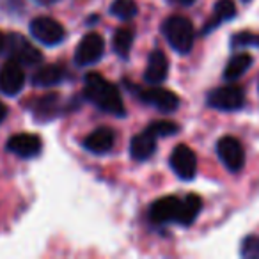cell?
Masks as SVG:
<instances>
[{
	"instance_id": "cell-1",
	"label": "cell",
	"mask_w": 259,
	"mask_h": 259,
	"mask_svg": "<svg viewBox=\"0 0 259 259\" xmlns=\"http://www.w3.org/2000/svg\"><path fill=\"white\" fill-rule=\"evenodd\" d=\"M83 94L91 103H94L107 114L117 115V117H122L126 114L119 89L112 82L105 80L100 73H87Z\"/></svg>"
},
{
	"instance_id": "cell-2",
	"label": "cell",
	"mask_w": 259,
	"mask_h": 259,
	"mask_svg": "<svg viewBox=\"0 0 259 259\" xmlns=\"http://www.w3.org/2000/svg\"><path fill=\"white\" fill-rule=\"evenodd\" d=\"M162 32L178 54H188L194 45V25L185 16H169L163 22Z\"/></svg>"
},
{
	"instance_id": "cell-3",
	"label": "cell",
	"mask_w": 259,
	"mask_h": 259,
	"mask_svg": "<svg viewBox=\"0 0 259 259\" xmlns=\"http://www.w3.org/2000/svg\"><path fill=\"white\" fill-rule=\"evenodd\" d=\"M30 34L36 37L39 43L47 47H55L66 37V30L57 20L50 16H37L30 22Z\"/></svg>"
},
{
	"instance_id": "cell-4",
	"label": "cell",
	"mask_w": 259,
	"mask_h": 259,
	"mask_svg": "<svg viewBox=\"0 0 259 259\" xmlns=\"http://www.w3.org/2000/svg\"><path fill=\"white\" fill-rule=\"evenodd\" d=\"M130 85V83H128ZM130 89L135 91L137 96L141 98L144 103L151 105V107L158 108L160 112H174L180 107V98L169 89H163V87H151V89H141V87L130 85Z\"/></svg>"
},
{
	"instance_id": "cell-5",
	"label": "cell",
	"mask_w": 259,
	"mask_h": 259,
	"mask_svg": "<svg viewBox=\"0 0 259 259\" xmlns=\"http://www.w3.org/2000/svg\"><path fill=\"white\" fill-rule=\"evenodd\" d=\"M6 47L9 50V59L11 61L20 62L22 66H36L43 61V55L36 47L29 43L23 36L20 34H13L6 41Z\"/></svg>"
},
{
	"instance_id": "cell-6",
	"label": "cell",
	"mask_w": 259,
	"mask_h": 259,
	"mask_svg": "<svg viewBox=\"0 0 259 259\" xmlns=\"http://www.w3.org/2000/svg\"><path fill=\"white\" fill-rule=\"evenodd\" d=\"M245 103L243 91L238 85H226V87H217V89L209 91L208 94V105L217 110H238Z\"/></svg>"
},
{
	"instance_id": "cell-7",
	"label": "cell",
	"mask_w": 259,
	"mask_h": 259,
	"mask_svg": "<svg viewBox=\"0 0 259 259\" xmlns=\"http://www.w3.org/2000/svg\"><path fill=\"white\" fill-rule=\"evenodd\" d=\"M105 54V41L100 34L89 32L82 37L75 52V62L78 66L96 64Z\"/></svg>"
},
{
	"instance_id": "cell-8",
	"label": "cell",
	"mask_w": 259,
	"mask_h": 259,
	"mask_svg": "<svg viewBox=\"0 0 259 259\" xmlns=\"http://www.w3.org/2000/svg\"><path fill=\"white\" fill-rule=\"evenodd\" d=\"M217 153H219L222 163L231 170L238 172L245 163V151L240 141L234 137H222L217 142Z\"/></svg>"
},
{
	"instance_id": "cell-9",
	"label": "cell",
	"mask_w": 259,
	"mask_h": 259,
	"mask_svg": "<svg viewBox=\"0 0 259 259\" xmlns=\"http://www.w3.org/2000/svg\"><path fill=\"white\" fill-rule=\"evenodd\" d=\"M170 167L181 180H194L197 172V156L188 146L180 144L170 153Z\"/></svg>"
},
{
	"instance_id": "cell-10",
	"label": "cell",
	"mask_w": 259,
	"mask_h": 259,
	"mask_svg": "<svg viewBox=\"0 0 259 259\" xmlns=\"http://www.w3.org/2000/svg\"><path fill=\"white\" fill-rule=\"evenodd\" d=\"M25 85V71L22 64L9 59L2 68H0V91L8 96H15Z\"/></svg>"
},
{
	"instance_id": "cell-11",
	"label": "cell",
	"mask_w": 259,
	"mask_h": 259,
	"mask_svg": "<svg viewBox=\"0 0 259 259\" xmlns=\"http://www.w3.org/2000/svg\"><path fill=\"white\" fill-rule=\"evenodd\" d=\"M180 199L174 195H167V197L156 199L149 208V219L155 224H169L176 222L178 213H180Z\"/></svg>"
},
{
	"instance_id": "cell-12",
	"label": "cell",
	"mask_w": 259,
	"mask_h": 259,
	"mask_svg": "<svg viewBox=\"0 0 259 259\" xmlns=\"http://www.w3.org/2000/svg\"><path fill=\"white\" fill-rule=\"evenodd\" d=\"M8 149L20 158H34L41 153V139L34 134H18L8 141Z\"/></svg>"
},
{
	"instance_id": "cell-13",
	"label": "cell",
	"mask_w": 259,
	"mask_h": 259,
	"mask_svg": "<svg viewBox=\"0 0 259 259\" xmlns=\"http://www.w3.org/2000/svg\"><path fill=\"white\" fill-rule=\"evenodd\" d=\"M169 75V61L162 50H153L148 57V68H146L144 78L151 85H160L165 82Z\"/></svg>"
},
{
	"instance_id": "cell-14",
	"label": "cell",
	"mask_w": 259,
	"mask_h": 259,
	"mask_svg": "<svg viewBox=\"0 0 259 259\" xmlns=\"http://www.w3.org/2000/svg\"><path fill=\"white\" fill-rule=\"evenodd\" d=\"M115 135L110 128H98L83 139V148L94 155H105L112 149Z\"/></svg>"
},
{
	"instance_id": "cell-15",
	"label": "cell",
	"mask_w": 259,
	"mask_h": 259,
	"mask_svg": "<svg viewBox=\"0 0 259 259\" xmlns=\"http://www.w3.org/2000/svg\"><path fill=\"white\" fill-rule=\"evenodd\" d=\"M156 149V137L151 135L148 130H144L142 134L135 135L130 142V155L137 162H144L149 156H153Z\"/></svg>"
},
{
	"instance_id": "cell-16",
	"label": "cell",
	"mask_w": 259,
	"mask_h": 259,
	"mask_svg": "<svg viewBox=\"0 0 259 259\" xmlns=\"http://www.w3.org/2000/svg\"><path fill=\"white\" fill-rule=\"evenodd\" d=\"M64 80V69L57 64H48L39 68L32 76V83L36 87H52Z\"/></svg>"
},
{
	"instance_id": "cell-17",
	"label": "cell",
	"mask_w": 259,
	"mask_h": 259,
	"mask_svg": "<svg viewBox=\"0 0 259 259\" xmlns=\"http://www.w3.org/2000/svg\"><path fill=\"white\" fill-rule=\"evenodd\" d=\"M201 208H202V201L199 195H195V194L187 195V197L180 202V213H178L176 222L181 224V226H190V224H194L195 217L199 215Z\"/></svg>"
},
{
	"instance_id": "cell-18",
	"label": "cell",
	"mask_w": 259,
	"mask_h": 259,
	"mask_svg": "<svg viewBox=\"0 0 259 259\" xmlns=\"http://www.w3.org/2000/svg\"><path fill=\"white\" fill-rule=\"evenodd\" d=\"M234 16H236V4H234V0H217L211 22L202 29V34H208L213 27H217L222 22H227V20L234 18Z\"/></svg>"
},
{
	"instance_id": "cell-19",
	"label": "cell",
	"mask_w": 259,
	"mask_h": 259,
	"mask_svg": "<svg viewBox=\"0 0 259 259\" xmlns=\"http://www.w3.org/2000/svg\"><path fill=\"white\" fill-rule=\"evenodd\" d=\"M252 66V57L248 54H236L229 59L226 66V71H224V78L226 80H236L247 71L248 68Z\"/></svg>"
},
{
	"instance_id": "cell-20",
	"label": "cell",
	"mask_w": 259,
	"mask_h": 259,
	"mask_svg": "<svg viewBox=\"0 0 259 259\" xmlns=\"http://www.w3.org/2000/svg\"><path fill=\"white\" fill-rule=\"evenodd\" d=\"M114 52L122 59H128L130 50H132V43H134V30L121 27L114 32Z\"/></svg>"
},
{
	"instance_id": "cell-21",
	"label": "cell",
	"mask_w": 259,
	"mask_h": 259,
	"mask_svg": "<svg viewBox=\"0 0 259 259\" xmlns=\"http://www.w3.org/2000/svg\"><path fill=\"white\" fill-rule=\"evenodd\" d=\"M110 13L119 20H130L137 16L139 6L135 0H114L110 6Z\"/></svg>"
},
{
	"instance_id": "cell-22",
	"label": "cell",
	"mask_w": 259,
	"mask_h": 259,
	"mask_svg": "<svg viewBox=\"0 0 259 259\" xmlns=\"http://www.w3.org/2000/svg\"><path fill=\"white\" fill-rule=\"evenodd\" d=\"M57 105H59V96L57 94H47V96L39 98L36 101V115L39 117H54L57 114Z\"/></svg>"
},
{
	"instance_id": "cell-23",
	"label": "cell",
	"mask_w": 259,
	"mask_h": 259,
	"mask_svg": "<svg viewBox=\"0 0 259 259\" xmlns=\"http://www.w3.org/2000/svg\"><path fill=\"white\" fill-rule=\"evenodd\" d=\"M146 130L158 139V137H170V135L178 134L180 126H178L176 122H170V121H155V122H151Z\"/></svg>"
},
{
	"instance_id": "cell-24",
	"label": "cell",
	"mask_w": 259,
	"mask_h": 259,
	"mask_svg": "<svg viewBox=\"0 0 259 259\" xmlns=\"http://www.w3.org/2000/svg\"><path fill=\"white\" fill-rule=\"evenodd\" d=\"M231 45L234 48L240 47H259V36L254 32H240L231 39Z\"/></svg>"
},
{
	"instance_id": "cell-25",
	"label": "cell",
	"mask_w": 259,
	"mask_h": 259,
	"mask_svg": "<svg viewBox=\"0 0 259 259\" xmlns=\"http://www.w3.org/2000/svg\"><path fill=\"white\" fill-rule=\"evenodd\" d=\"M243 255H248V257H252V255H259V241L255 240V238H248V240H245Z\"/></svg>"
},
{
	"instance_id": "cell-26",
	"label": "cell",
	"mask_w": 259,
	"mask_h": 259,
	"mask_svg": "<svg viewBox=\"0 0 259 259\" xmlns=\"http://www.w3.org/2000/svg\"><path fill=\"white\" fill-rule=\"evenodd\" d=\"M170 4L174 6H183V8H187V6H192L195 2V0H169Z\"/></svg>"
},
{
	"instance_id": "cell-27",
	"label": "cell",
	"mask_w": 259,
	"mask_h": 259,
	"mask_svg": "<svg viewBox=\"0 0 259 259\" xmlns=\"http://www.w3.org/2000/svg\"><path fill=\"white\" fill-rule=\"evenodd\" d=\"M6 115H8V107H6V105L2 103V101H0V122L4 121Z\"/></svg>"
},
{
	"instance_id": "cell-28",
	"label": "cell",
	"mask_w": 259,
	"mask_h": 259,
	"mask_svg": "<svg viewBox=\"0 0 259 259\" xmlns=\"http://www.w3.org/2000/svg\"><path fill=\"white\" fill-rule=\"evenodd\" d=\"M6 41H8V37H6V36H4V32L0 30V52H2V50L6 48Z\"/></svg>"
},
{
	"instance_id": "cell-29",
	"label": "cell",
	"mask_w": 259,
	"mask_h": 259,
	"mask_svg": "<svg viewBox=\"0 0 259 259\" xmlns=\"http://www.w3.org/2000/svg\"><path fill=\"white\" fill-rule=\"evenodd\" d=\"M243 2H250V0H243Z\"/></svg>"
},
{
	"instance_id": "cell-30",
	"label": "cell",
	"mask_w": 259,
	"mask_h": 259,
	"mask_svg": "<svg viewBox=\"0 0 259 259\" xmlns=\"http://www.w3.org/2000/svg\"><path fill=\"white\" fill-rule=\"evenodd\" d=\"M43 2H50V0H43Z\"/></svg>"
}]
</instances>
